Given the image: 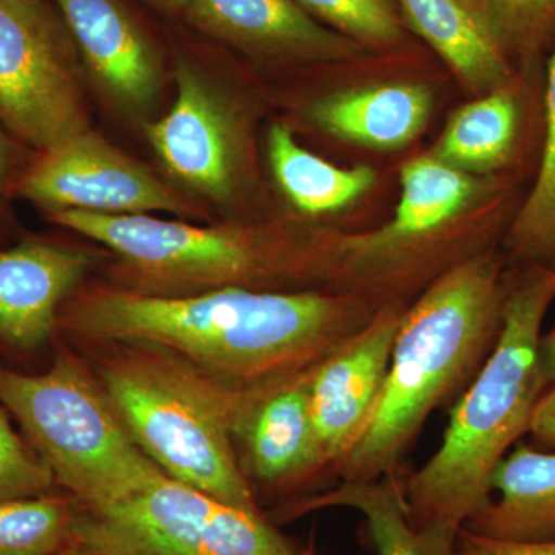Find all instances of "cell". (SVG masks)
<instances>
[{"instance_id": "6da1fadb", "label": "cell", "mask_w": 555, "mask_h": 555, "mask_svg": "<svg viewBox=\"0 0 555 555\" xmlns=\"http://www.w3.org/2000/svg\"><path fill=\"white\" fill-rule=\"evenodd\" d=\"M379 308L341 292L229 286L171 297L101 288L73 305L65 326L101 345L159 347L257 400L312 374Z\"/></svg>"}, {"instance_id": "7a4b0ae2", "label": "cell", "mask_w": 555, "mask_h": 555, "mask_svg": "<svg viewBox=\"0 0 555 555\" xmlns=\"http://www.w3.org/2000/svg\"><path fill=\"white\" fill-rule=\"evenodd\" d=\"M555 270L524 266L506 281L494 349L451 412L443 440L404 483L408 518L429 555H456V537L491 503L495 467L529 434L546 390L539 363Z\"/></svg>"}, {"instance_id": "3957f363", "label": "cell", "mask_w": 555, "mask_h": 555, "mask_svg": "<svg viewBox=\"0 0 555 555\" xmlns=\"http://www.w3.org/2000/svg\"><path fill=\"white\" fill-rule=\"evenodd\" d=\"M505 297L499 262L476 254L441 273L406 309L377 406L334 467L341 481L396 473L427 416L473 382L494 349Z\"/></svg>"}, {"instance_id": "277c9868", "label": "cell", "mask_w": 555, "mask_h": 555, "mask_svg": "<svg viewBox=\"0 0 555 555\" xmlns=\"http://www.w3.org/2000/svg\"><path fill=\"white\" fill-rule=\"evenodd\" d=\"M122 346L100 363L101 385L134 443L167 477L259 513L235 451L251 403L167 350Z\"/></svg>"}, {"instance_id": "5b68a950", "label": "cell", "mask_w": 555, "mask_h": 555, "mask_svg": "<svg viewBox=\"0 0 555 555\" xmlns=\"http://www.w3.org/2000/svg\"><path fill=\"white\" fill-rule=\"evenodd\" d=\"M0 404L79 505L112 502L164 476L134 443L104 387L73 353H57L46 374L0 366Z\"/></svg>"}, {"instance_id": "8992f818", "label": "cell", "mask_w": 555, "mask_h": 555, "mask_svg": "<svg viewBox=\"0 0 555 555\" xmlns=\"http://www.w3.org/2000/svg\"><path fill=\"white\" fill-rule=\"evenodd\" d=\"M72 503L69 542L102 554L294 555L261 514L228 505L166 474L112 502Z\"/></svg>"}, {"instance_id": "52a82bcc", "label": "cell", "mask_w": 555, "mask_h": 555, "mask_svg": "<svg viewBox=\"0 0 555 555\" xmlns=\"http://www.w3.org/2000/svg\"><path fill=\"white\" fill-rule=\"evenodd\" d=\"M51 221L120 255L160 288L248 287L291 276L288 243L240 230L198 228L149 215L49 210Z\"/></svg>"}, {"instance_id": "ba28073f", "label": "cell", "mask_w": 555, "mask_h": 555, "mask_svg": "<svg viewBox=\"0 0 555 555\" xmlns=\"http://www.w3.org/2000/svg\"><path fill=\"white\" fill-rule=\"evenodd\" d=\"M0 118L43 153L89 130L67 47L38 0H0Z\"/></svg>"}, {"instance_id": "9c48e42d", "label": "cell", "mask_w": 555, "mask_h": 555, "mask_svg": "<svg viewBox=\"0 0 555 555\" xmlns=\"http://www.w3.org/2000/svg\"><path fill=\"white\" fill-rule=\"evenodd\" d=\"M21 195L49 210L72 208L104 215L190 211L173 190L89 130L46 153L22 179Z\"/></svg>"}, {"instance_id": "30bf717a", "label": "cell", "mask_w": 555, "mask_h": 555, "mask_svg": "<svg viewBox=\"0 0 555 555\" xmlns=\"http://www.w3.org/2000/svg\"><path fill=\"white\" fill-rule=\"evenodd\" d=\"M408 308L382 306L374 318L312 372L310 414L324 462L334 469L377 406Z\"/></svg>"}, {"instance_id": "8fae6325", "label": "cell", "mask_w": 555, "mask_h": 555, "mask_svg": "<svg viewBox=\"0 0 555 555\" xmlns=\"http://www.w3.org/2000/svg\"><path fill=\"white\" fill-rule=\"evenodd\" d=\"M178 94L164 118L145 126L171 177L208 198H229L236 181L235 131L228 108L188 64L177 72Z\"/></svg>"}, {"instance_id": "7c38bea8", "label": "cell", "mask_w": 555, "mask_h": 555, "mask_svg": "<svg viewBox=\"0 0 555 555\" xmlns=\"http://www.w3.org/2000/svg\"><path fill=\"white\" fill-rule=\"evenodd\" d=\"M310 375L251 401L236 425L248 474L272 491L298 488L328 469L310 414Z\"/></svg>"}, {"instance_id": "4fadbf2b", "label": "cell", "mask_w": 555, "mask_h": 555, "mask_svg": "<svg viewBox=\"0 0 555 555\" xmlns=\"http://www.w3.org/2000/svg\"><path fill=\"white\" fill-rule=\"evenodd\" d=\"M83 60L124 107L144 108L160 87L158 53L118 0H56Z\"/></svg>"}, {"instance_id": "5bb4252c", "label": "cell", "mask_w": 555, "mask_h": 555, "mask_svg": "<svg viewBox=\"0 0 555 555\" xmlns=\"http://www.w3.org/2000/svg\"><path fill=\"white\" fill-rule=\"evenodd\" d=\"M90 257L53 244L0 251V337L36 349L53 334L61 302L90 269Z\"/></svg>"}, {"instance_id": "9a60e30c", "label": "cell", "mask_w": 555, "mask_h": 555, "mask_svg": "<svg viewBox=\"0 0 555 555\" xmlns=\"http://www.w3.org/2000/svg\"><path fill=\"white\" fill-rule=\"evenodd\" d=\"M190 21L244 49L276 56L335 60L357 42L318 24L295 0H192Z\"/></svg>"}, {"instance_id": "2e32d148", "label": "cell", "mask_w": 555, "mask_h": 555, "mask_svg": "<svg viewBox=\"0 0 555 555\" xmlns=\"http://www.w3.org/2000/svg\"><path fill=\"white\" fill-rule=\"evenodd\" d=\"M412 30L478 93L509 82L513 65L488 13L474 0H398Z\"/></svg>"}, {"instance_id": "e0dca14e", "label": "cell", "mask_w": 555, "mask_h": 555, "mask_svg": "<svg viewBox=\"0 0 555 555\" xmlns=\"http://www.w3.org/2000/svg\"><path fill=\"white\" fill-rule=\"evenodd\" d=\"M491 491L499 496L466 529L509 542L555 540V451L517 443L495 467Z\"/></svg>"}, {"instance_id": "ac0fdd59", "label": "cell", "mask_w": 555, "mask_h": 555, "mask_svg": "<svg viewBox=\"0 0 555 555\" xmlns=\"http://www.w3.org/2000/svg\"><path fill=\"white\" fill-rule=\"evenodd\" d=\"M433 96L422 86L390 83L345 91L318 102L312 116L321 129L369 149H400L423 130Z\"/></svg>"}, {"instance_id": "d6986e66", "label": "cell", "mask_w": 555, "mask_h": 555, "mask_svg": "<svg viewBox=\"0 0 555 555\" xmlns=\"http://www.w3.org/2000/svg\"><path fill=\"white\" fill-rule=\"evenodd\" d=\"M514 78L459 109L441 134L434 158L462 171H488L509 163L524 122Z\"/></svg>"}, {"instance_id": "ffe728a7", "label": "cell", "mask_w": 555, "mask_h": 555, "mask_svg": "<svg viewBox=\"0 0 555 555\" xmlns=\"http://www.w3.org/2000/svg\"><path fill=\"white\" fill-rule=\"evenodd\" d=\"M268 147L278 184L302 214H334L374 185V170L332 166L302 149L286 126L272 127Z\"/></svg>"}, {"instance_id": "44dd1931", "label": "cell", "mask_w": 555, "mask_h": 555, "mask_svg": "<svg viewBox=\"0 0 555 555\" xmlns=\"http://www.w3.org/2000/svg\"><path fill=\"white\" fill-rule=\"evenodd\" d=\"M326 507L360 511L378 555H429L409 521L403 488L396 473L371 481H341L324 494L291 503L281 517L295 518Z\"/></svg>"}, {"instance_id": "7402d4cb", "label": "cell", "mask_w": 555, "mask_h": 555, "mask_svg": "<svg viewBox=\"0 0 555 555\" xmlns=\"http://www.w3.org/2000/svg\"><path fill=\"white\" fill-rule=\"evenodd\" d=\"M545 137L534 188L507 233L511 257L521 266L555 270V47L547 60Z\"/></svg>"}, {"instance_id": "603a6c76", "label": "cell", "mask_w": 555, "mask_h": 555, "mask_svg": "<svg viewBox=\"0 0 555 555\" xmlns=\"http://www.w3.org/2000/svg\"><path fill=\"white\" fill-rule=\"evenodd\" d=\"M72 517V499L2 500L0 555H56L69 542Z\"/></svg>"}, {"instance_id": "cb8c5ba5", "label": "cell", "mask_w": 555, "mask_h": 555, "mask_svg": "<svg viewBox=\"0 0 555 555\" xmlns=\"http://www.w3.org/2000/svg\"><path fill=\"white\" fill-rule=\"evenodd\" d=\"M486 11L507 56L554 50L555 0H488Z\"/></svg>"}, {"instance_id": "d4e9b609", "label": "cell", "mask_w": 555, "mask_h": 555, "mask_svg": "<svg viewBox=\"0 0 555 555\" xmlns=\"http://www.w3.org/2000/svg\"><path fill=\"white\" fill-rule=\"evenodd\" d=\"M302 9L334 25L347 38L393 46L401 39L400 21L389 0H295Z\"/></svg>"}, {"instance_id": "484cf974", "label": "cell", "mask_w": 555, "mask_h": 555, "mask_svg": "<svg viewBox=\"0 0 555 555\" xmlns=\"http://www.w3.org/2000/svg\"><path fill=\"white\" fill-rule=\"evenodd\" d=\"M54 483L49 466L14 433L0 404V502L46 495Z\"/></svg>"}, {"instance_id": "4316f807", "label": "cell", "mask_w": 555, "mask_h": 555, "mask_svg": "<svg viewBox=\"0 0 555 555\" xmlns=\"http://www.w3.org/2000/svg\"><path fill=\"white\" fill-rule=\"evenodd\" d=\"M456 555H555V540L509 542L478 535L463 528L456 537Z\"/></svg>"}, {"instance_id": "83f0119b", "label": "cell", "mask_w": 555, "mask_h": 555, "mask_svg": "<svg viewBox=\"0 0 555 555\" xmlns=\"http://www.w3.org/2000/svg\"><path fill=\"white\" fill-rule=\"evenodd\" d=\"M529 434L539 448L555 451V385L547 386L540 397Z\"/></svg>"}, {"instance_id": "f1b7e54d", "label": "cell", "mask_w": 555, "mask_h": 555, "mask_svg": "<svg viewBox=\"0 0 555 555\" xmlns=\"http://www.w3.org/2000/svg\"><path fill=\"white\" fill-rule=\"evenodd\" d=\"M539 363L546 386L555 385V324L546 335L540 337Z\"/></svg>"}, {"instance_id": "f546056e", "label": "cell", "mask_w": 555, "mask_h": 555, "mask_svg": "<svg viewBox=\"0 0 555 555\" xmlns=\"http://www.w3.org/2000/svg\"><path fill=\"white\" fill-rule=\"evenodd\" d=\"M56 555H107L102 554L100 551L91 550L89 546L80 545V543L68 542L67 545L62 547Z\"/></svg>"}, {"instance_id": "4dcf8cb0", "label": "cell", "mask_w": 555, "mask_h": 555, "mask_svg": "<svg viewBox=\"0 0 555 555\" xmlns=\"http://www.w3.org/2000/svg\"><path fill=\"white\" fill-rule=\"evenodd\" d=\"M7 166H9V149H7V141L0 131V188H2L3 178H5Z\"/></svg>"}, {"instance_id": "1f68e13d", "label": "cell", "mask_w": 555, "mask_h": 555, "mask_svg": "<svg viewBox=\"0 0 555 555\" xmlns=\"http://www.w3.org/2000/svg\"><path fill=\"white\" fill-rule=\"evenodd\" d=\"M153 2L158 3V5L164 7V9L188 10V7L192 0H153Z\"/></svg>"}, {"instance_id": "d6a6232c", "label": "cell", "mask_w": 555, "mask_h": 555, "mask_svg": "<svg viewBox=\"0 0 555 555\" xmlns=\"http://www.w3.org/2000/svg\"><path fill=\"white\" fill-rule=\"evenodd\" d=\"M474 2L478 3V5L486 11V3H488V0H474ZM486 13H488V11H486Z\"/></svg>"}, {"instance_id": "836d02e7", "label": "cell", "mask_w": 555, "mask_h": 555, "mask_svg": "<svg viewBox=\"0 0 555 555\" xmlns=\"http://www.w3.org/2000/svg\"><path fill=\"white\" fill-rule=\"evenodd\" d=\"M305 555H310V554H305Z\"/></svg>"}]
</instances>
